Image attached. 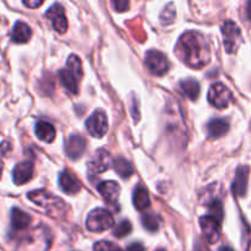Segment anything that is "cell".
I'll list each match as a JSON object with an SVG mask.
<instances>
[{
    "mask_svg": "<svg viewBox=\"0 0 251 251\" xmlns=\"http://www.w3.org/2000/svg\"><path fill=\"white\" fill-rule=\"evenodd\" d=\"M112 5L114 6L115 11H119V12L126 11L130 6L129 1H126V0H114V1L112 2Z\"/></svg>",
    "mask_w": 251,
    "mask_h": 251,
    "instance_id": "83f0119b",
    "label": "cell"
},
{
    "mask_svg": "<svg viewBox=\"0 0 251 251\" xmlns=\"http://www.w3.org/2000/svg\"><path fill=\"white\" fill-rule=\"evenodd\" d=\"M10 150H11V147H10L9 142L4 141V142H1V144H0V153H1V154H6L7 152L10 151Z\"/></svg>",
    "mask_w": 251,
    "mask_h": 251,
    "instance_id": "f546056e",
    "label": "cell"
},
{
    "mask_svg": "<svg viewBox=\"0 0 251 251\" xmlns=\"http://www.w3.org/2000/svg\"><path fill=\"white\" fill-rule=\"evenodd\" d=\"M222 33L225 37V47L227 53H234L242 43L240 28L235 22L226 21L222 26Z\"/></svg>",
    "mask_w": 251,
    "mask_h": 251,
    "instance_id": "5b68a950",
    "label": "cell"
},
{
    "mask_svg": "<svg viewBox=\"0 0 251 251\" xmlns=\"http://www.w3.org/2000/svg\"><path fill=\"white\" fill-rule=\"evenodd\" d=\"M146 66L153 75L162 76L168 71L169 61L163 53L158 50H149L146 54Z\"/></svg>",
    "mask_w": 251,
    "mask_h": 251,
    "instance_id": "8992f818",
    "label": "cell"
},
{
    "mask_svg": "<svg viewBox=\"0 0 251 251\" xmlns=\"http://www.w3.org/2000/svg\"><path fill=\"white\" fill-rule=\"evenodd\" d=\"M32 176H33V164L29 161L19 163L12 172V180L16 185H24L28 183Z\"/></svg>",
    "mask_w": 251,
    "mask_h": 251,
    "instance_id": "5bb4252c",
    "label": "cell"
},
{
    "mask_svg": "<svg viewBox=\"0 0 251 251\" xmlns=\"http://www.w3.org/2000/svg\"><path fill=\"white\" fill-rule=\"evenodd\" d=\"M47 17L50 20L51 26L59 33H65L68 29V21H66L64 9L60 4H54L47 11Z\"/></svg>",
    "mask_w": 251,
    "mask_h": 251,
    "instance_id": "8fae6325",
    "label": "cell"
},
{
    "mask_svg": "<svg viewBox=\"0 0 251 251\" xmlns=\"http://www.w3.org/2000/svg\"><path fill=\"white\" fill-rule=\"evenodd\" d=\"M59 185L61 190L69 195H76L81 190V183L78 179L69 171L61 172L59 176Z\"/></svg>",
    "mask_w": 251,
    "mask_h": 251,
    "instance_id": "2e32d148",
    "label": "cell"
},
{
    "mask_svg": "<svg viewBox=\"0 0 251 251\" xmlns=\"http://www.w3.org/2000/svg\"><path fill=\"white\" fill-rule=\"evenodd\" d=\"M230 100H232V92L223 83H215L208 91V102L218 109L227 107Z\"/></svg>",
    "mask_w": 251,
    "mask_h": 251,
    "instance_id": "52a82bcc",
    "label": "cell"
},
{
    "mask_svg": "<svg viewBox=\"0 0 251 251\" xmlns=\"http://www.w3.org/2000/svg\"><path fill=\"white\" fill-rule=\"evenodd\" d=\"M180 90L184 95L186 96L190 100H196L200 95V83L196 80H193V78H186V80H183L180 83Z\"/></svg>",
    "mask_w": 251,
    "mask_h": 251,
    "instance_id": "7402d4cb",
    "label": "cell"
},
{
    "mask_svg": "<svg viewBox=\"0 0 251 251\" xmlns=\"http://www.w3.org/2000/svg\"><path fill=\"white\" fill-rule=\"evenodd\" d=\"M218 251H234V250H233L232 248L226 247V245H225V247H221V248H220V250H218Z\"/></svg>",
    "mask_w": 251,
    "mask_h": 251,
    "instance_id": "836d02e7",
    "label": "cell"
},
{
    "mask_svg": "<svg viewBox=\"0 0 251 251\" xmlns=\"http://www.w3.org/2000/svg\"><path fill=\"white\" fill-rule=\"evenodd\" d=\"M31 34L32 32L28 25L19 21L15 24L14 28H12L11 38L15 43H26L31 38Z\"/></svg>",
    "mask_w": 251,
    "mask_h": 251,
    "instance_id": "d6986e66",
    "label": "cell"
},
{
    "mask_svg": "<svg viewBox=\"0 0 251 251\" xmlns=\"http://www.w3.org/2000/svg\"><path fill=\"white\" fill-rule=\"evenodd\" d=\"M113 161L109 152L104 149H100L88 163V169H90L91 173L100 174L108 171Z\"/></svg>",
    "mask_w": 251,
    "mask_h": 251,
    "instance_id": "30bf717a",
    "label": "cell"
},
{
    "mask_svg": "<svg viewBox=\"0 0 251 251\" xmlns=\"http://www.w3.org/2000/svg\"><path fill=\"white\" fill-rule=\"evenodd\" d=\"M195 251H210V250H208V248L206 247L202 242L198 240V243H196L195 245Z\"/></svg>",
    "mask_w": 251,
    "mask_h": 251,
    "instance_id": "1f68e13d",
    "label": "cell"
},
{
    "mask_svg": "<svg viewBox=\"0 0 251 251\" xmlns=\"http://www.w3.org/2000/svg\"><path fill=\"white\" fill-rule=\"evenodd\" d=\"M250 168L247 166H240L235 172V178L233 181L232 190L237 196H244L247 194L248 181H249Z\"/></svg>",
    "mask_w": 251,
    "mask_h": 251,
    "instance_id": "4fadbf2b",
    "label": "cell"
},
{
    "mask_svg": "<svg viewBox=\"0 0 251 251\" xmlns=\"http://www.w3.org/2000/svg\"><path fill=\"white\" fill-rule=\"evenodd\" d=\"M1 173H2V164L1 162H0V178H1Z\"/></svg>",
    "mask_w": 251,
    "mask_h": 251,
    "instance_id": "e575fe53",
    "label": "cell"
},
{
    "mask_svg": "<svg viewBox=\"0 0 251 251\" xmlns=\"http://www.w3.org/2000/svg\"><path fill=\"white\" fill-rule=\"evenodd\" d=\"M37 137L44 142H51L55 137V129L50 123L47 122H38L36 124V129H34Z\"/></svg>",
    "mask_w": 251,
    "mask_h": 251,
    "instance_id": "ffe728a7",
    "label": "cell"
},
{
    "mask_svg": "<svg viewBox=\"0 0 251 251\" xmlns=\"http://www.w3.org/2000/svg\"><path fill=\"white\" fill-rule=\"evenodd\" d=\"M141 222L150 232H156L159 228V218L153 213H145L141 218Z\"/></svg>",
    "mask_w": 251,
    "mask_h": 251,
    "instance_id": "cb8c5ba5",
    "label": "cell"
},
{
    "mask_svg": "<svg viewBox=\"0 0 251 251\" xmlns=\"http://www.w3.org/2000/svg\"><path fill=\"white\" fill-rule=\"evenodd\" d=\"M114 225V218L109 211L104 208H96L87 216L86 227L91 232H104Z\"/></svg>",
    "mask_w": 251,
    "mask_h": 251,
    "instance_id": "277c9868",
    "label": "cell"
},
{
    "mask_svg": "<svg viewBox=\"0 0 251 251\" xmlns=\"http://www.w3.org/2000/svg\"><path fill=\"white\" fill-rule=\"evenodd\" d=\"M171 7V5L168 6V9H166L163 11V14H162L161 16V20H162V24L163 25H169L173 22L174 20V16H176V11H174L173 9H169Z\"/></svg>",
    "mask_w": 251,
    "mask_h": 251,
    "instance_id": "4316f807",
    "label": "cell"
},
{
    "mask_svg": "<svg viewBox=\"0 0 251 251\" xmlns=\"http://www.w3.org/2000/svg\"><path fill=\"white\" fill-rule=\"evenodd\" d=\"M176 54L191 68L200 69L208 64L211 49L205 37L199 32L189 31L184 33L176 44Z\"/></svg>",
    "mask_w": 251,
    "mask_h": 251,
    "instance_id": "6da1fadb",
    "label": "cell"
},
{
    "mask_svg": "<svg viewBox=\"0 0 251 251\" xmlns=\"http://www.w3.org/2000/svg\"><path fill=\"white\" fill-rule=\"evenodd\" d=\"M131 223H130L129 221H123L122 223H119V225L113 229V235L117 238H124L131 233Z\"/></svg>",
    "mask_w": 251,
    "mask_h": 251,
    "instance_id": "d4e9b609",
    "label": "cell"
},
{
    "mask_svg": "<svg viewBox=\"0 0 251 251\" xmlns=\"http://www.w3.org/2000/svg\"><path fill=\"white\" fill-rule=\"evenodd\" d=\"M31 225V217L20 208L15 207L11 210V227L15 230H24Z\"/></svg>",
    "mask_w": 251,
    "mask_h": 251,
    "instance_id": "ac0fdd59",
    "label": "cell"
},
{
    "mask_svg": "<svg viewBox=\"0 0 251 251\" xmlns=\"http://www.w3.org/2000/svg\"><path fill=\"white\" fill-rule=\"evenodd\" d=\"M113 166H114L115 172L119 174L122 178H129L132 173H134V169L132 166L123 157H118L113 161Z\"/></svg>",
    "mask_w": 251,
    "mask_h": 251,
    "instance_id": "603a6c76",
    "label": "cell"
},
{
    "mask_svg": "<svg viewBox=\"0 0 251 251\" xmlns=\"http://www.w3.org/2000/svg\"><path fill=\"white\" fill-rule=\"evenodd\" d=\"M156 251H166L164 249H158V250H156Z\"/></svg>",
    "mask_w": 251,
    "mask_h": 251,
    "instance_id": "d590c367",
    "label": "cell"
},
{
    "mask_svg": "<svg viewBox=\"0 0 251 251\" xmlns=\"http://www.w3.org/2000/svg\"><path fill=\"white\" fill-rule=\"evenodd\" d=\"M132 202H134L135 207L140 211L146 210L149 207L150 203H151V200H150L149 193H147V190L144 186H136V189L134 190V194H132Z\"/></svg>",
    "mask_w": 251,
    "mask_h": 251,
    "instance_id": "44dd1931",
    "label": "cell"
},
{
    "mask_svg": "<svg viewBox=\"0 0 251 251\" xmlns=\"http://www.w3.org/2000/svg\"><path fill=\"white\" fill-rule=\"evenodd\" d=\"M200 226L202 229L205 239L207 240L210 244L217 242L220 239L221 235V221L217 218L212 217V216L207 215L200 218Z\"/></svg>",
    "mask_w": 251,
    "mask_h": 251,
    "instance_id": "9c48e42d",
    "label": "cell"
},
{
    "mask_svg": "<svg viewBox=\"0 0 251 251\" xmlns=\"http://www.w3.org/2000/svg\"><path fill=\"white\" fill-rule=\"evenodd\" d=\"M98 191L102 195L103 200L109 205H115L120 195V186L115 181H103L98 185Z\"/></svg>",
    "mask_w": 251,
    "mask_h": 251,
    "instance_id": "9a60e30c",
    "label": "cell"
},
{
    "mask_svg": "<svg viewBox=\"0 0 251 251\" xmlns=\"http://www.w3.org/2000/svg\"><path fill=\"white\" fill-rule=\"evenodd\" d=\"M95 251H123V249L115 245L114 243L100 240L95 244Z\"/></svg>",
    "mask_w": 251,
    "mask_h": 251,
    "instance_id": "484cf974",
    "label": "cell"
},
{
    "mask_svg": "<svg viewBox=\"0 0 251 251\" xmlns=\"http://www.w3.org/2000/svg\"><path fill=\"white\" fill-rule=\"evenodd\" d=\"M65 151L71 159L80 158L86 151V140L80 135H71L66 140Z\"/></svg>",
    "mask_w": 251,
    "mask_h": 251,
    "instance_id": "7c38bea8",
    "label": "cell"
},
{
    "mask_svg": "<svg viewBox=\"0 0 251 251\" xmlns=\"http://www.w3.org/2000/svg\"><path fill=\"white\" fill-rule=\"evenodd\" d=\"M82 64L80 58L76 55H70L66 61V68L59 71V77L64 87L75 95L78 91L77 85L82 77Z\"/></svg>",
    "mask_w": 251,
    "mask_h": 251,
    "instance_id": "3957f363",
    "label": "cell"
},
{
    "mask_svg": "<svg viewBox=\"0 0 251 251\" xmlns=\"http://www.w3.org/2000/svg\"><path fill=\"white\" fill-rule=\"evenodd\" d=\"M229 130V123L222 118H216L212 119L207 124V132L208 136L212 139H218V137L225 136Z\"/></svg>",
    "mask_w": 251,
    "mask_h": 251,
    "instance_id": "e0dca14e",
    "label": "cell"
},
{
    "mask_svg": "<svg viewBox=\"0 0 251 251\" xmlns=\"http://www.w3.org/2000/svg\"><path fill=\"white\" fill-rule=\"evenodd\" d=\"M127 251H146L141 243H132L127 247Z\"/></svg>",
    "mask_w": 251,
    "mask_h": 251,
    "instance_id": "f1b7e54d",
    "label": "cell"
},
{
    "mask_svg": "<svg viewBox=\"0 0 251 251\" xmlns=\"http://www.w3.org/2000/svg\"><path fill=\"white\" fill-rule=\"evenodd\" d=\"M86 127L93 137L104 136L108 130V120L104 113L102 110H96L86 122Z\"/></svg>",
    "mask_w": 251,
    "mask_h": 251,
    "instance_id": "ba28073f",
    "label": "cell"
},
{
    "mask_svg": "<svg viewBox=\"0 0 251 251\" xmlns=\"http://www.w3.org/2000/svg\"><path fill=\"white\" fill-rule=\"evenodd\" d=\"M43 4V1L42 0H39V1H24V5H26V6L28 7H32V9H34V7H38L41 6V5Z\"/></svg>",
    "mask_w": 251,
    "mask_h": 251,
    "instance_id": "4dcf8cb0",
    "label": "cell"
},
{
    "mask_svg": "<svg viewBox=\"0 0 251 251\" xmlns=\"http://www.w3.org/2000/svg\"><path fill=\"white\" fill-rule=\"evenodd\" d=\"M247 14H248V17L251 20V1L248 4V6H247Z\"/></svg>",
    "mask_w": 251,
    "mask_h": 251,
    "instance_id": "d6a6232c",
    "label": "cell"
},
{
    "mask_svg": "<svg viewBox=\"0 0 251 251\" xmlns=\"http://www.w3.org/2000/svg\"><path fill=\"white\" fill-rule=\"evenodd\" d=\"M28 199L44 212L53 218H60L65 216L66 205L61 199L46 190H34L28 193Z\"/></svg>",
    "mask_w": 251,
    "mask_h": 251,
    "instance_id": "7a4b0ae2",
    "label": "cell"
}]
</instances>
